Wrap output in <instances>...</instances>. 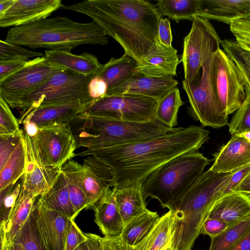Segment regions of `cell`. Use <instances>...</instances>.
I'll list each match as a JSON object with an SVG mask.
<instances>
[{
	"mask_svg": "<svg viewBox=\"0 0 250 250\" xmlns=\"http://www.w3.org/2000/svg\"><path fill=\"white\" fill-rule=\"evenodd\" d=\"M10 250H24V249L20 244L11 242L10 243Z\"/></svg>",
	"mask_w": 250,
	"mask_h": 250,
	"instance_id": "cell-61",
	"label": "cell"
},
{
	"mask_svg": "<svg viewBox=\"0 0 250 250\" xmlns=\"http://www.w3.org/2000/svg\"><path fill=\"white\" fill-rule=\"evenodd\" d=\"M64 69L44 56L30 60L22 68L0 81V97L9 104L40 88Z\"/></svg>",
	"mask_w": 250,
	"mask_h": 250,
	"instance_id": "cell-13",
	"label": "cell"
},
{
	"mask_svg": "<svg viewBox=\"0 0 250 250\" xmlns=\"http://www.w3.org/2000/svg\"><path fill=\"white\" fill-rule=\"evenodd\" d=\"M231 174L216 173L210 169L203 172L183 197L169 207L174 216L175 250H191L204 222L223 196Z\"/></svg>",
	"mask_w": 250,
	"mask_h": 250,
	"instance_id": "cell-3",
	"label": "cell"
},
{
	"mask_svg": "<svg viewBox=\"0 0 250 250\" xmlns=\"http://www.w3.org/2000/svg\"><path fill=\"white\" fill-rule=\"evenodd\" d=\"M62 8L91 18L139 64L160 44L158 28L163 16L149 1L86 0Z\"/></svg>",
	"mask_w": 250,
	"mask_h": 250,
	"instance_id": "cell-2",
	"label": "cell"
},
{
	"mask_svg": "<svg viewBox=\"0 0 250 250\" xmlns=\"http://www.w3.org/2000/svg\"><path fill=\"white\" fill-rule=\"evenodd\" d=\"M238 65L244 75L248 85L250 88V68L237 59L230 58Z\"/></svg>",
	"mask_w": 250,
	"mask_h": 250,
	"instance_id": "cell-56",
	"label": "cell"
},
{
	"mask_svg": "<svg viewBox=\"0 0 250 250\" xmlns=\"http://www.w3.org/2000/svg\"><path fill=\"white\" fill-rule=\"evenodd\" d=\"M38 199L45 207L62 212L71 220H74L76 217L62 170L50 187Z\"/></svg>",
	"mask_w": 250,
	"mask_h": 250,
	"instance_id": "cell-28",
	"label": "cell"
},
{
	"mask_svg": "<svg viewBox=\"0 0 250 250\" xmlns=\"http://www.w3.org/2000/svg\"><path fill=\"white\" fill-rule=\"evenodd\" d=\"M80 100L39 107L31 111L23 121L33 122L39 127L59 124H69L83 112L86 105Z\"/></svg>",
	"mask_w": 250,
	"mask_h": 250,
	"instance_id": "cell-21",
	"label": "cell"
},
{
	"mask_svg": "<svg viewBox=\"0 0 250 250\" xmlns=\"http://www.w3.org/2000/svg\"><path fill=\"white\" fill-rule=\"evenodd\" d=\"M141 183L120 188H113L115 200L125 226L148 209L144 199Z\"/></svg>",
	"mask_w": 250,
	"mask_h": 250,
	"instance_id": "cell-27",
	"label": "cell"
},
{
	"mask_svg": "<svg viewBox=\"0 0 250 250\" xmlns=\"http://www.w3.org/2000/svg\"><path fill=\"white\" fill-rule=\"evenodd\" d=\"M138 64L135 59L125 53L120 58H111L106 63L102 64L101 69L95 76L105 81L108 91L132 74Z\"/></svg>",
	"mask_w": 250,
	"mask_h": 250,
	"instance_id": "cell-30",
	"label": "cell"
},
{
	"mask_svg": "<svg viewBox=\"0 0 250 250\" xmlns=\"http://www.w3.org/2000/svg\"><path fill=\"white\" fill-rule=\"evenodd\" d=\"M233 191L250 195V173L237 186Z\"/></svg>",
	"mask_w": 250,
	"mask_h": 250,
	"instance_id": "cell-55",
	"label": "cell"
},
{
	"mask_svg": "<svg viewBox=\"0 0 250 250\" xmlns=\"http://www.w3.org/2000/svg\"><path fill=\"white\" fill-rule=\"evenodd\" d=\"M221 45L230 58L238 60L250 68V52L245 50L236 41L224 40Z\"/></svg>",
	"mask_w": 250,
	"mask_h": 250,
	"instance_id": "cell-44",
	"label": "cell"
},
{
	"mask_svg": "<svg viewBox=\"0 0 250 250\" xmlns=\"http://www.w3.org/2000/svg\"><path fill=\"white\" fill-rule=\"evenodd\" d=\"M44 54L41 52L27 49L23 46L0 41V61L11 60L29 61Z\"/></svg>",
	"mask_w": 250,
	"mask_h": 250,
	"instance_id": "cell-39",
	"label": "cell"
},
{
	"mask_svg": "<svg viewBox=\"0 0 250 250\" xmlns=\"http://www.w3.org/2000/svg\"><path fill=\"white\" fill-rule=\"evenodd\" d=\"M250 216V195L233 191L220 198L208 217L217 219L229 226Z\"/></svg>",
	"mask_w": 250,
	"mask_h": 250,
	"instance_id": "cell-22",
	"label": "cell"
},
{
	"mask_svg": "<svg viewBox=\"0 0 250 250\" xmlns=\"http://www.w3.org/2000/svg\"><path fill=\"white\" fill-rule=\"evenodd\" d=\"M78 175L87 200L88 209L93 208L110 188L111 168L94 157L87 156L83 164H79Z\"/></svg>",
	"mask_w": 250,
	"mask_h": 250,
	"instance_id": "cell-15",
	"label": "cell"
},
{
	"mask_svg": "<svg viewBox=\"0 0 250 250\" xmlns=\"http://www.w3.org/2000/svg\"><path fill=\"white\" fill-rule=\"evenodd\" d=\"M77 148L99 149L144 141L163 135L171 128L154 120L134 122L91 116L82 113L69 123Z\"/></svg>",
	"mask_w": 250,
	"mask_h": 250,
	"instance_id": "cell-5",
	"label": "cell"
},
{
	"mask_svg": "<svg viewBox=\"0 0 250 250\" xmlns=\"http://www.w3.org/2000/svg\"><path fill=\"white\" fill-rule=\"evenodd\" d=\"M35 215L38 231L46 250H65V242L70 219L64 213L50 209L38 199Z\"/></svg>",
	"mask_w": 250,
	"mask_h": 250,
	"instance_id": "cell-14",
	"label": "cell"
},
{
	"mask_svg": "<svg viewBox=\"0 0 250 250\" xmlns=\"http://www.w3.org/2000/svg\"><path fill=\"white\" fill-rule=\"evenodd\" d=\"M23 125L24 132L31 137L35 136L38 131L39 127L33 122L23 121L22 123Z\"/></svg>",
	"mask_w": 250,
	"mask_h": 250,
	"instance_id": "cell-54",
	"label": "cell"
},
{
	"mask_svg": "<svg viewBox=\"0 0 250 250\" xmlns=\"http://www.w3.org/2000/svg\"><path fill=\"white\" fill-rule=\"evenodd\" d=\"M19 124L9 104L0 97V136L18 133L21 130Z\"/></svg>",
	"mask_w": 250,
	"mask_h": 250,
	"instance_id": "cell-41",
	"label": "cell"
},
{
	"mask_svg": "<svg viewBox=\"0 0 250 250\" xmlns=\"http://www.w3.org/2000/svg\"><path fill=\"white\" fill-rule=\"evenodd\" d=\"M23 136V131L0 136V168L2 167Z\"/></svg>",
	"mask_w": 250,
	"mask_h": 250,
	"instance_id": "cell-43",
	"label": "cell"
},
{
	"mask_svg": "<svg viewBox=\"0 0 250 250\" xmlns=\"http://www.w3.org/2000/svg\"><path fill=\"white\" fill-rule=\"evenodd\" d=\"M189 103L188 110L203 127L219 128L227 125L228 115L217 100L212 78V54L203 64L201 71L191 82H182Z\"/></svg>",
	"mask_w": 250,
	"mask_h": 250,
	"instance_id": "cell-8",
	"label": "cell"
},
{
	"mask_svg": "<svg viewBox=\"0 0 250 250\" xmlns=\"http://www.w3.org/2000/svg\"><path fill=\"white\" fill-rule=\"evenodd\" d=\"M212 78L223 110L228 115L235 112L246 99L247 82L237 64L220 48L212 54Z\"/></svg>",
	"mask_w": 250,
	"mask_h": 250,
	"instance_id": "cell-12",
	"label": "cell"
},
{
	"mask_svg": "<svg viewBox=\"0 0 250 250\" xmlns=\"http://www.w3.org/2000/svg\"><path fill=\"white\" fill-rule=\"evenodd\" d=\"M159 217L157 212L147 209L125 226L121 238L129 245H135L147 234Z\"/></svg>",
	"mask_w": 250,
	"mask_h": 250,
	"instance_id": "cell-34",
	"label": "cell"
},
{
	"mask_svg": "<svg viewBox=\"0 0 250 250\" xmlns=\"http://www.w3.org/2000/svg\"><path fill=\"white\" fill-rule=\"evenodd\" d=\"M202 126L175 127L157 137L132 144L86 149L75 156H92L110 167V187L120 188L143 180L153 171L183 154L198 151L209 138Z\"/></svg>",
	"mask_w": 250,
	"mask_h": 250,
	"instance_id": "cell-1",
	"label": "cell"
},
{
	"mask_svg": "<svg viewBox=\"0 0 250 250\" xmlns=\"http://www.w3.org/2000/svg\"><path fill=\"white\" fill-rule=\"evenodd\" d=\"M159 250H175L173 245V236Z\"/></svg>",
	"mask_w": 250,
	"mask_h": 250,
	"instance_id": "cell-59",
	"label": "cell"
},
{
	"mask_svg": "<svg viewBox=\"0 0 250 250\" xmlns=\"http://www.w3.org/2000/svg\"><path fill=\"white\" fill-rule=\"evenodd\" d=\"M221 42L208 20L199 16L193 19L191 29L184 39L180 60L184 67V81L190 83L196 78L203 64L220 48Z\"/></svg>",
	"mask_w": 250,
	"mask_h": 250,
	"instance_id": "cell-11",
	"label": "cell"
},
{
	"mask_svg": "<svg viewBox=\"0 0 250 250\" xmlns=\"http://www.w3.org/2000/svg\"><path fill=\"white\" fill-rule=\"evenodd\" d=\"M44 56L54 63L85 76H94L102 66L98 58L88 52L75 55L69 51L46 50Z\"/></svg>",
	"mask_w": 250,
	"mask_h": 250,
	"instance_id": "cell-26",
	"label": "cell"
},
{
	"mask_svg": "<svg viewBox=\"0 0 250 250\" xmlns=\"http://www.w3.org/2000/svg\"><path fill=\"white\" fill-rule=\"evenodd\" d=\"M93 76H85L66 69L59 72L36 90L9 104L21 111V124L31 111L39 107L60 104L77 100L87 104L89 97L88 85Z\"/></svg>",
	"mask_w": 250,
	"mask_h": 250,
	"instance_id": "cell-7",
	"label": "cell"
},
{
	"mask_svg": "<svg viewBox=\"0 0 250 250\" xmlns=\"http://www.w3.org/2000/svg\"><path fill=\"white\" fill-rule=\"evenodd\" d=\"M21 188V181L0 191V223L8 219L10 212L18 198Z\"/></svg>",
	"mask_w": 250,
	"mask_h": 250,
	"instance_id": "cell-40",
	"label": "cell"
},
{
	"mask_svg": "<svg viewBox=\"0 0 250 250\" xmlns=\"http://www.w3.org/2000/svg\"><path fill=\"white\" fill-rule=\"evenodd\" d=\"M246 89V99L235 111L228 125L231 135L250 130V88L247 83Z\"/></svg>",
	"mask_w": 250,
	"mask_h": 250,
	"instance_id": "cell-38",
	"label": "cell"
},
{
	"mask_svg": "<svg viewBox=\"0 0 250 250\" xmlns=\"http://www.w3.org/2000/svg\"><path fill=\"white\" fill-rule=\"evenodd\" d=\"M87 236L78 227L74 220L68 222L65 242V250H74L82 243L86 242Z\"/></svg>",
	"mask_w": 250,
	"mask_h": 250,
	"instance_id": "cell-45",
	"label": "cell"
},
{
	"mask_svg": "<svg viewBox=\"0 0 250 250\" xmlns=\"http://www.w3.org/2000/svg\"><path fill=\"white\" fill-rule=\"evenodd\" d=\"M209 168L216 173L233 172L250 164V143L236 135L213 154Z\"/></svg>",
	"mask_w": 250,
	"mask_h": 250,
	"instance_id": "cell-18",
	"label": "cell"
},
{
	"mask_svg": "<svg viewBox=\"0 0 250 250\" xmlns=\"http://www.w3.org/2000/svg\"><path fill=\"white\" fill-rule=\"evenodd\" d=\"M229 226L224 221L208 217L202 227L200 234L208 235L211 239L219 235Z\"/></svg>",
	"mask_w": 250,
	"mask_h": 250,
	"instance_id": "cell-46",
	"label": "cell"
},
{
	"mask_svg": "<svg viewBox=\"0 0 250 250\" xmlns=\"http://www.w3.org/2000/svg\"><path fill=\"white\" fill-rule=\"evenodd\" d=\"M155 6L162 16L177 23L184 20L192 21L200 16V0H159Z\"/></svg>",
	"mask_w": 250,
	"mask_h": 250,
	"instance_id": "cell-31",
	"label": "cell"
},
{
	"mask_svg": "<svg viewBox=\"0 0 250 250\" xmlns=\"http://www.w3.org/2000/svg\"><path fill=\"white\" fill-rule=\"evenodd\" d=\"M158 37L161 43L167 47L172 46V35L168 19L162 18L160 19L158 28Z\"/></svg>",
	"mask_w": 250,
	"mask_h": 250,
	"instance_id": "cell-50",
	"label": "cell"
},
{
	"mask_svg": "<svg viewBox=\"0 0 250 250\" xmlns=\"http://www.w3.org/2000/svg\"><path fill=\"white\" fill-rule=\"evenodd\" d=\"M0 250H10V243L11 242L8 241L5 236L0 234Z\"/></svg>",
	"mask_w": 250,
	"mask_h": 250,
	"instance_id": "cell-58",
	"label": "cell"
},
{
	"mask_svg": "<svg viewBox=\"0 0 250 250\" xmlns=\"http://www.w3.org/2000/svg\"><path fill=\"white\" fill-rule=\"evenodd\" d=\"M79 163L72 159L64 164L61 169L66 180L70 201L76 217L83 209H88V207L78 175Z\"/></svg>",
	"mask_w": 250,
	"mask_h": 250,
	"instance_id": "cell-33",
	"label": "cell"
},
{
	"mask_svg": "<svg viewBox=\"0 0 250 250\" xmlns=\"http://www.w3.org/2000/svg\"><path fill=\"white\" fill-rule=\"evenodd\" d=\"M158 103L155 99L134 94L104 96L87 104L83 113L124 121L148 122L155 120Z\"/></svg>",
	"mask_w": 250,
	"mask_h": 250,
	"instance_id": "cell-10",
	"label": "cell"
},
{
	"mask_svg": "<svg viewBox=\"0 0 250 250\" xmlns=\"http://www.w3.org/2000/svg\"><path fill=\"white\" fill-rule=\"evenodd\" d=\"M85 234L87 238L86 243L88 250H102L101 237L91 233Z\"/></svg>",
	"mask_w": 250,
	"mask_h": 250,
	"instance_id": "cell-52",
	"label": "cell"
},
{
	"mask_svg": "<svg viewBox=\"0 0 250 250\" xmlns=\"http://www.w3.org/2000/svg\"><path fill=\"white\" fill-rule=\"evenodd\" d=\"M38 197L29 192L21 183V191L9 217L0 223V233L12 242L17 233L32 212Z\"/></svg>",
	"mask_w": 250,
	"mask_h": 250,
	"instance_id": "cell-25",
	"label": "cell"
},
{
	"mask_svg": "<svg viewBox=\"0 0 250 250\" xmlns=\"http://www.w3.org/2000/svg\"><path fill=\"white\" fill-rule=\"evenodd\" d=\"M228 250H250V231Z\"/></svg>",
	"mask_w": 250,
	"mask_h": 250,
	"instance_id": "cell-53",
	"label": "cell"
},
{
	"mask_svg": "<svg viewBox=\"0 0 250 250\" xmlns=\"http://www.w3.org/2000/svg\"><path fill=\"white\" fill-rule=\"evenodd\" d=\"M229 28L238 44L250 52V15L233 21Z\"/></svg>",
	"mask_w": 250,
	"mask_h": 250,
	"instance_id": "cell-42",
	"label": "cell"
},
{
	"mask_svg": "<svg viewBox=\"0 0 250 250\" xmlns=\"http://www.w3.org/2000/svg\"><path fill=\"white\" fill-rule=\"evenodd\" d=\"M28 61L22 60L0 61V81L22 68Z\"/></svg>",
	"mask_w": 250,
	"mask_h": 250,
	"instance_id": "cell-49",
	"label": "cell"
},
{
	"mask_svg": "<svg viewBox=\"0 0 250 250\" xmlns=\"http://www.w3.org/2000/svg\"><path fill=\"white\" fill-rule=\"evenodd\" d=\"M178 84V81L172 77L155 78L133 72L108 91L104 96L134 94L152 98L159 101Z\"/></svg>",
	"mask_w": 250,
	"mask_h": 250,
	"instance_id": "cell-16",
	"label": "cell"
},
{
	"mask_svg": "<svg viewBox=\"0 0 250 250\" xmlns=\"http://www.w3.org/2000/svg\"><path fill=\"white\" fill-rule=\"evenodd\" d=\"M184 104L179 89L174 88L158 101L155 119L169 127H175L179 109Z\"/></svg>",
	"mask_w": 250,
	"mask_h": 250,
	"instance_id": "cell-35",
	"label": "cell"
},
{
	"mask_svg": "<svg viewBox=\"0 0 250 250\" xmlns=\"http://www.w3.org/2000/svg\"><path fill=\"white\" fill-rule=\"evenodd\" d=\"M102 250H133L120 235L101 237Z\"/></svg>",
	"mask_w": 250,
	"mask_h": 250,
	"instance_id": "cell-48",
	"label": "cell"
},
{
	"mask_svg": "<svg viewBox=\"0 0 250 250\" xmlns=\"http://www.w3.org/2000/svg\"><path fill=\"white\" fill-rule=\"evenodd\" d=\"M26 157L23 136L4 166L0 168V191L15 185L24 174Z\"/></svg>",
	"mask_w": 250,
	"mask_h": 250,
	"instance_id": "cell-32",
	"label": "cell"
},
{
	"mask_svg": "<svg viewBox=\"0 0 250 250\" xmlns=\"http://www.w3.org/2000/svg\"><path fill=\"white\" fill-rule=\"evenodd\" d=\"M12 242L20 244L24 250H46L37 228L35 206L27 220L20 229Z\"/></svg>",
	"mask_w": 250,
	"mask_h": 250,
	"instance_id": "cell-37",
	"label": "cell"
},
{
	"mask_svg": "<svg viewBox=\"0 0 250 250\" xmlns=\"http://www.w3.org/2000/svg\"><path fill=\"white\" fill-rule=\"evenodd\" d=\"M210 162L198 151L183 154L168 161L142 182L144 199L155 198L162 207L168 209L183 197Z\"/></svg>",
	"mask_w": 250,
	"mask_h": 250,
	"instance_id": "cell-6",
	"label": "cell"
},
{
	"mask_svg": "<svg viewBox=\"0 0 250 250\" xmlns=\"http://www.w3.org/2000/svg\"><path fill=\"white\" fill-rule=\"evenodd\" d=\"M26 162L21 183L34 195L39 197L52 185L61 169L46 167L38 163L34 158L30 144L23 134Z\"/></svg>",
	"mask_w": 250,
	"mask_h": 250,
	"instance_id": "cell-19",
	"label": "cell"
},
{
	"mask_svg": "<svg viewBox=\"0 0 250 250\" xmlns=\"http://www.w3.org/2000/svg\"><path fill=\"white\" fill-rule=\"evenodd\" d=\"M5 41L31 49L71 52L83 44L106 45L107 37L95 21L83 23L57 16L10 28Z\"/></svg>",
	"mask_w": 250,
	"mask_h": 250,
	"instance_id": "cell-4",
	"label": "cell"
},
{
	"mask_svg": "<svg viewBox=\"0 0 250 250\" xmlns=\"http://www.w3.org/2000/svg\"><path fill=\"white\" fill-rule=\"evenodd\" d=\"M180 62L176 49L160 42L157 47L139 63L134 72L155 78L173 77L177 75V67Z\"/></svg>",
	"mask_w": 250,
	"mask_h": 250,
	"instance_id": "cell-20",
	"label": "cell"
},
{
	"mask_svg": "<svg viewBox=\"0 0 250 250\" xmlns=\"http://www.w3.org/2000/svg\"><path fill=\"white\" fill-rule=\"evenodd\" d=\"M74 250H88L86 242L80 244Z\"/></svg>",
	"mask_w": 250,
	"mask_h": 250,
	"instance_id": "cell-62",
	"label": "cell"
},
{
	"mask_svg": "<svg viewBox=\"0 0 250 250\" xmlns=\"http://www.w3.org/2000/svg\"><path fill=\"white\" fill-rule=\"evenodd\" d=\"M231 173L230 179L224 191L223 196L233 191L237 186L250 173V164Z\"/></svg>",
	"mask_w": 250,
	"mask_h": 250,
	"instance_id": "cell-51",
	"label": "cell"
},
{
	"mask_svg": "<svg viewBox=\"0 0 250 250\" xmlns=\"http://www.w3.org/2000/svg\"><path fill=\"white\" fill-rule=\"evenodd\" d=\"M62 5L60 0H16L0 15V26H19L46 19Z\"/></svg>",
	"mask_w": 250,
	"mask_h": 250,
	"instance_id": "cell-17",
	"label": "cell"
},
{
	"mask_svg": "<svg viewBox=\"0 0 250 250\" xmlns=\"http://www.w3.org/2000/svg\"><path fill=\"white\" fill-rule=\"evenodd\" d=\"M174 216L171 210L160 217L147 234L133 250H159L171 238L173 233Z\"/></svg>",
	"mask_w": 250,
	"mask_h": 250,
	"instance_id": "cell-29",
	"label": "cell"
},
{
	"mask_svg": "<svg viewBox=\"0 0 250 250\" xmlns=\"http://www.w3.org/2000/svg\"><path fill=\"white\" fill-rule=\"evenodd\" d=\"M29 140L34 157L44 166L61 169L75 157L77 141L68 123L39 127Z\"/></svg>",
	"mask_w": 250,
	"mask_h": 250,
	"instance_id": "cell-9",
	"label": "cell"
},
{
	"mask_svg": "<svg viewBox=\"0 0 250 250\" xmlns=\"http://www.w3.org/2000/svg\"><path fill=\"white\" fill-rule=\"evenodd\" d=\"M236 135L244 138L250 143V130L244 131L240 134H236Z\"/></svg>",
	"mask_w": 250,
	"mask_h": 250,
	"instance_id": "cell-60",
	"label": "cell"
},
{
	"mask_svg": "<svg viewBox=\"0 0 250 250\" xmlns=\"http://www.w3.org/2000/svg\"><path fill=\"white\" fill-rule=\"evenodd\" d=\"M250 15V0H200V17L230 25L231 22Z\"/></svg>",
	"mask_w": 250,
	"mask_h": 250,
	"instance_id": "cell-23",
	"label": "cell"
},
{
	"mask_svg": "<svg viewBox=\"0 0 250 250\" xmlns=\"http://www.w3.org/2000/svg\"><path fill=\"white\" fill-rule=\"evenodd\" d=\"M108 87L105 81L101 77L94 76L88 85L89 97L93 100L103 97L107 92Z\"/></svg>",
	"mask_w": 250,
	"mask_h": 250,
	"instance_id": "cell-47",
	"label": "cell"
},
{
	"mask_svg": "<svg viewBox=\"0 0 250 250\" xmlns=\"http://www.w3.org/2000/svg\"><path fill=\"white\" fill-rule=\"evenodd\" d=\"M94 221L105 236L120 235L125 227L115 200L114 190L110 188L95 205Z\"/></svg>",
	"mask_w": 250,
	"mask_h": 250,
	"instance_id": "cell-24",
	"label": "cell"
},
{
	"mask_svg": "<svg viewBox=\"0 0 250 250\" xmlns=\"http://www.w3.org/2000/svg\"><path fill=\"white\" fill-rule=\"evenodd\" d=\"M16 1V0H0V15L2 14Z\"/></svg>",
	"mask_w": 250,
	"mask_h": 250,
	"instance_id": "cell-57",
	"label": "cell"
},
{
	"mask_svg": "<svg viewBox=\"0 0 250 250\" xmlns=\"http://www.w3.org/2000/svg\"><path fill=\"white\" fill-rule=\"evenodd\" d=\"M250 231V216L230 225L211 239L209 250H228Z\"/></svg>",
	"mask_w": 250,
	"mask_h": 250,
	"instance_id": "cell-36",
	"label": "cell"
}]
</instances>
